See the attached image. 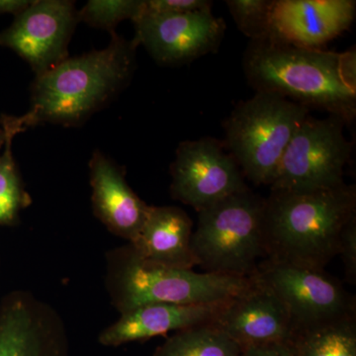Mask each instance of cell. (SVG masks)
Instances as JSON below:
<instances>
[{
  "instance_id": "6da1fadb",
  "label": "cell",
  "mask_w": 356,
  "mask_h": 356,
  "mask_svg": "<svg viewBox=\"0 0 356 356\" xmlns=\"http://www.w3.org/2000/svg\"><path fill=\"white\" fill-rule=\"evenodd\" d=\"M243 70L257 92L276 93L346 123L355 119V51L337 53L273 39L254 40L245 51Z\"/></svg>"
},
{
  "instance_id": "7a4b0ae2",
  "label": "cell",
  "mask_w": 356,
  "mask_h": 356,
  "mask_svg": "<svg viewBox=\"0 0 356 356\" xmlns=\"http://www.w3.org/2000/svg\"><path fill=\"white\" fill-rule=\"evenodd\" d=\"M111 34L106 48L67 58L36 76L29 111L17 117L24 131L43 123L81 125L129 83L137 46Z\"/></svg>"
},
{
  "instance_id": "3957f363",
  "label": "cell",
  "mask_w": 356,
  "mask_h": 356,
  "mask_svg": "<svg viewBox=\"0 0 356 356\" xmlns=\"http://www.w3.org/2000/svg\"><path fill=\"white\" fill-rule=\"evenodd\" d=\"M355 187L271 191L266 199V259L324 269L337 254L339 235L356 214Z\"/></svg>"
},
{
  "instance_id": "277c9868",
  "label": "cell",
  "mask_w": 356,
  "mask_h": 356,
  "mask_svg": "<svg viewBox=\"0 0 356 356\" xmlns=\"http://www.w3.org/2000/svg\"><path fill=\"white\" fill-rule=\"evenodd\" d=\"M254 278L159 266L143 259L131 243L106 254L105 285L119 313L156 303L211 304L247 292Z\"/></svg>"
},
{
  "instance_id": "5b68a950",
  "label": "cell",
  "mask_w": 356,
  "mask_h": 356,
  "mask_svg": "<svg viewBox=\"0 0 356 356\" xmlns=\"http://www.w3.org/2000/svg\"><path fill=\"white\" fill-rule=\"evenodd\" d=\"M266 199L245 189L198 212L191 248L205 273L254 277L264 243Z\"/></svg>"
},
{
  "instance_id": "8992f818",
  "label": "cell",
  "mask_w": 356,
  "mask_h": 356,
  "mask_svg": "<svg viewBox=\"0 0 356 356\" xmlns=\"http://www.w3.org/2000/svg\"><path fill=\"white\" fill-rule=\"evenodd\" d=\"M310 110L280 95L257 91L236 105L225 122L224 145L243 177L273 184L283 153Z\"/></svg>"
},
{
  "instance_id": "52a82bcc",
  "label": "cell",
  "mask_w": 356,
  "mask_h": 356,
  "mask_svg": "<svg viewBox=\"0 0 356 356\" xmlns=\"http://www.w3.org/2000/svg\"><path fill=\"white\" fill-rule=\"evenodd\" d=\"M346 122L330 115L302 122L283 153L271 191H312L344 184V168L353 146L343 133Z\"/></svg>"
},
{
  "instance_id": "ba28073f",
  "label": "cell",
  "mask_w": 356,
  "mask_h": 356,
  "mask_svg": "<svg viewBox=\"0 0 356 356\" xmlns=\"http://www.w3.org/2000/svg\"><path fill=\"white\" fill-rule=\"evenodd\" d=\"M254 278L282 302L295 331L355 315L353 299L324 269L266 259L259 264Z\"/></svg>"
},
{
  "instance_id": "9c48e42d",
  "label": "cell",
  "mask_w": 356,
  "mask_h": 356,
  "mask_svg": "<svg viewBox=\"0 0 356 356\" xmlns=\"http://www.w3.org/2000/svg\"><path fill=\"white\" fill-rule=\"evenodd\" d=\"M214 138L184 140L170 166V192L175 200L200 212L248 188L240 166Z\"/></svg>"
},
{
  "instance_id": "30bf717a",
  "label": "cell",
  "mask_w": 356,
  "mask_h": 356,
  "mask_svg": "<svg viewBox=\"0 0 356 356\" xmlns=\"http://www.w3.org/2000/svg\"><path fill=\"white\" fill-rule=\"evenodd\" d=\"M79 15L69 0H37L0 33V46L15 51L41 76L69 58Z\"/></svg>"
},
{
  "instance_id": "8fae6325",
  "label": "cell",
  "mask_w": 356,
  "mask_h": 356,
  "mask_svg": "<svg viewBox=\"0 0 356 356\" xmlns=\"http://www.w3.org/2000/svg\"><path fill=\"white\" fill-rule=\"evenodd\" d=\"M136 46L143 44L159 63L185 64L216 50L226 25L212 10L184 14H142L134 21Z\"/></svg>"
},
{
  "instance_id": "7c38bea8",
  "label": "cell",
  "mask_w": 356,
  "mask_h": 356,
  "mask_svg": "<svg viewBox=\"0 0 356 356\" xmlns=\"http://www.w3.org/2000/svg\"><path fill=\"white\" fill-rule=\"evenodd\" d=\"M0 356H70L64 318L28 291H15L0 306Z\"/></svg>"
},
{
  "instance_id": "4fadbf2b",
  "label": "cell",
  "mask_w": 356,
  "mask_h": 356,
  "mask_svg": "<svg viewBox=\"0 0 356 356\" xmlns=\"http://www.w3.org/2000/svg\"><path fill=\"white\" fill-rule=\"evenodd\" d=\"M355 7L353 0H273L266 39L321 49L350 27Z\"/></svg>"
},
{
  "instance_id": "5bb4252c",
  "label": "cell",
  "mask_w": 356,
  "mask_h": 356,
  "mask_svg": "<svg viewBox=\"0 0 356 356\" xmlns=\"http://www.w3.org/2000/svg\"><path fill=\"white\" fill-rule=\"evenodd\" d=\"M240 348L290 343L295 327L282 302L254 280L247 292L229 301L213 321Z\"/></svg>"
},
{
  "instance_id": "9a60e30c",
  "label": "cell",
  "mask_w": 356,
  "mask_h": 356,
  "mask_svg": "<svg viewBox=\"0 0 356 356\" xmlns=\"http://www.w3.org/2000/svg\"><path fill=\"white\" fill-rule=\"evenodd\" d=\"M89 181L95 216L112 234L132 243L151 206L129 186L121 168L99 151L89 161Z\"/></svg>"
},
{
  "instance_id": "2e32d148",
  "label": "cell",
  "mask_w": 356,
  "mask_h": 356,
  "mask_svg": "<svg viewBox=\"0 0 356 356\" xmlns=\"http://www.w3.org/2000/svg\"><path fill=\"white\" fill-rule=\"evenodd\" d=\"M228 302L211 304L156 303L138 307L121 314L119 320L103 330L99 334V343L104 346H119L131 341H145L170 332H179L209 324Z\"/></svg>"
},
{
  "instance_id": "e0dca14e",
  "label": "cell",
  "mask_w": 356,
  "mask_h": 356,
  "mask_svg": "<svg viewBox=\"0 0 356 356\" xmlns=\"http://www.w3.org/2000/svg\"><path fill=\"white\" fill-rule=\"evenodd\" d=\"M193 224L186 212L175 206L149 207L139 235L129 243L146 261L178 269L196 266L192 252Z\"/></svg>"
},
{
  "instance_id": "ac0fdd59",
  "label": "cell",
  "mask_w": 356,
  "mask_h": 356,
  "mask_svg": "<svg viewBox=\"0 0 356 356\" xmlns=\"http://www.w3.org/2000/svg\"><path fill=\"white\" fill-rule=\"evenodd\" d=\"M291 344L296 356H356L355 315L300 327Z\"/></svg>"
},
{
  "instance_id": "d6986e66",
  "label": "cell",
  "mask_w": 356,
  "mask_h": 356,
  "mask_svg": "<svg viewBox=\"0 0 356 356\" xmlns=\"http://www.w3.org/2000/svg\"><path fill=\"white\" fill-rule=\"evenodd\" d=\"M0 126L7 134L6 144L0 152V226H13L19 219L21 211L31 203L13 153L14 138L24 130L14 116H1Z\"/></svg>"
},
{
  "instance_id": "ffe728a7",
  "label": "cell",
  "mask_w": 356,
  "mask_h": 356,
  "mask_svg": "<svg viewBox=\"0 0 356 356\" xmlns=\"http://www.w3.org/2000/svg\"><path fill=\"white\" fill-rule=\"evenodd\" d=\"M241 351L238 344L209 323L177 332L154 356H240Z\"/></svg>"
},
{
  "instance_id": "44dd1931",
  "label": "cell",
  "mask_w": 356,
  "mask_h": 356,
  "mask_svg": "<svg viewBox=\"0 0 356 356\" xmlns=\"http://www.w3.org/2000/svg\"><path fill=\"white\" fill-rule=\"evenodd\" d=\"M143 10L144 0H89L77 15L79 20L91 27L113 33L119 23L128 19L134 22Z\"/></svg>"
},
{
  "instance_id": "7402d4cb",
  "label": "cell",
  "mask_w": 356,
  "mask_h": 356,
  "mask_svg": "<svg viewBox=\"0 0 356 356\" xmlns=\"http://www.w3.org/2000/svg\"><path fill=\"white\" fill-rule=\"evenodd\" d=\"M226 4L238 30L252 41L268 38L273 0H227Z\"/></svg>"
},
{
  "instance_id": "603a6c76",
  "label": "cell",
  "mask_w": 356,
  "mask_h": 356,
  "mask_svg": "<svg viewBox=\"0 0 356 356\" xmlns=\"http://www.w3.org/2000/svg\"><path fill=\"white\" fill-rule=\"evenodd\" d=\"M337 254L341 255L346 278L350 284L356 282V214L346 222L339 235Z\"/></svg>"
},
{
  "instance_id": "cb8c5ba5",
  "label": "cell",
  "mask_w": 356,
  "mask_h": 356,
  "mask_svg": "<svg viewBox=\"0 0 356 356\" xmlns=\"http://www.w3.org/2000/svg\"><path fill=\"white\" fill-rule=\"evenodd\" d=\"M208 0H144L143 14H184L212 10Z\"/></svg>"
},
{
  "instance_id": "d4e9b609",
  "label": "cell",
  "mask_w": 356,
  "mask_h": 356,
  "mask_svg": "<svg viewBox=\"0 0 356 356\" xmlns=\"http://www.w3.org/2000/svg\"><path fill=\"white\" fill-rule=\"evenodd\" d=\"M240 356H296L291 341L262 344V346H250L243 348Z\"/></svg>"
},
{
  "instance_id": "484cf974",
  "label": "cell",
  "mask_w": 356,
  "mask_h": 356,
  "mask_svg": "<svg viewBox=\"0 0 356 356\" xmlns=\"http://www.w3.org/2000/svg\"><path fill=\"white\" fill-rule=\"evenodd\" d=\"M31 2L30 0H0V14L18 15L25 10Z\"/></svg>"
},
{
  "instance_id": "4316f807",
  "label": "cell",
  "mask_w": 356,
  "mask_h": 356,
  "mask_svg": "<svg viewBox=\"0 0 356 356\" xmlns=\"http://www.w3.org/2000/svg\"><path fill=\"white\" fill-rule=\"evenodd\" d=\"M6 130L2 126H0V152H1L2 147L6 144Z\"/></svg>"
}]
</instances>
